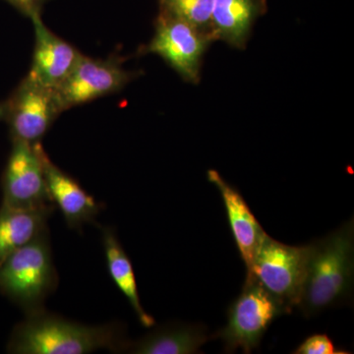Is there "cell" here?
I'll list each match as a JSON object with an SVG mask.
<instances>
[{"instance_id": "cell-1", "label": "cell", "mask_w": 354, "mask_h": 354, "mask_svg": "<svg viewBox=\"0 0 354 354\" xmlns=\"http://www.w3.org/2000/svg\"><path fill=\"white\" fill-rule=\"evenodd\" d=\"M304 285L295 309L306 318L353 302L354 218L310 242Z\"/></svg>"}, {"instance_id": "cell-2", "label": "cell", "mask_w": 354, "mask_h": 354, "mask_svg": "<svg viewBox=\"0 0 354 354\" xmlns=\"http://www.w3.org/2000/svg\"><path fill=\"white\" fill-rule=\"evenodd\" d=\"M118 326H86L72 322L43 310L29 313L10 342V351L18 354H86L100 349L127 351Z\"/></svg>"}, {"instance_id": "cell-3", "label": "cell", "mask_w": 354, "mask_h": 354, "mask_svg": "<svg viewBox=\"0 0 354 354\" xmlns=\"http://www.w3.org/2000/svg\"><path fill=\"white\" fill-rule=\"evenodd\" d=\"M57 283L48 232L18 249L0 265V288L29 313L41 304Z\"/></svg>"}, {"instance_id": "cell-4", "label": "cell", "mask_w": 354, "mask_h": 354, "mask_svg": "<svg viewBox=\"0 0 354 354\" xmlns=\"http://www.w3.org/2000/svg\"><path fill=\"white\" fill-rule=\"evenodd\" d=\"M290 314L278 299L252 279H245L241 293L227 309V322L212 339L223 342L225 353L241 349L251 353L260 346L272 322Z\"/></svg>"}, {"instance_id": "cell-5", "label": "cell", "mask_w": 354, "mask_h": 354, "mask_svg": "<svg viewBox=\"0 0 354 354\" xmlns=\"http://www.w3.org/2000/svg\"><path fill=\"white\" fill-rule=\"evenodd\" d=\"M309 243L293 246L266 234L245 279L259 283L291 313L304 285Z\"/></svg>"}, {"instance_id": "cell-6", "label": "cell", "mask_w": 354, "mask_h": 354, "mask_svg": "<svg viewBox=\"0 0 354 354\" xmlns=\"http://www.w3.org/2000/svg\"><path fill=\"white\" fill-rule=\"evenodd\" d=\"M213 41L187 23L158 12L155 35L145 53L162 57L186 82L198 84L201 80L203 57Z\"/></svg>"}, {"instance_id": "cell-7", "label": "cell", "mask_w": 354, "mask_h": 354, "mask_svg": "<svg viewBox=\"0 0 354 354\" xmlns=\"http://www.w3.org/2000/svg\"><path fill=\"white\" fill-rule=\"evenodd\" d=\"M6 120L12 140L41 142L53 121L62 113L55 88L44 87L26 76L6 101Z\"/></svg>"}, {"instance_id": "cell-8", "label": "cell", "mask_w": 354, "mask_h": 354, "mask_svg": "<svg viewBox=\"0 0 354 354\" xmlns=\"http://www.w3.org/2000/svg\"><path fill=\"white\" fill-rule=\"evenodd\" d=\"M39 146L41 142L31 144L12 140L3 176V204L24 209L53 204L46 186Z\"/></svg>"}, {"instance_id": "cell-9", "label": "cell", "mask_w": 354, "mask_h": 354, "mask_svg": "<svg viewBox=\"0 0 354 354\" xmlns=\"http://www.w3.org/2000/svg\"><path fill=\"white\" fill-rule=\"evenodd\" d=\"M133 78L131 72L113 58L94 59L81 55L75 67L57 91L62 111L114 94Z\"/></svg>"}, {"instance_id": "cell-10", "label": "cell", "mask_w": 354, "mask_h": 354, "mask_svg": "<svg viewBox=\"0 0 354 354\" xmlns=\"http://www.w3.org/2000/svg\"><path fill=\"white\" fill-rule=\"evenodd\" d=\"M35 48L28 77L44 87L57 88L74 69L82 53L46 28L41 15L31 18Z\"/></svg>"}, {"instance_id": "cell-11", "label": "cell", "mask_w": 354, "mask_h": 354, "mask_svg": "<svg viewBox=\"0 0 354 354\" xmlns=\"http://www.w3.org/2000/svg\"><path fill=\"white\" fill-rule=\"evenodd\" d=\"M207 177L220 192L232 239L248 272L267 232L254 216L241 193L223 179L220 172L209 169Z\"/></svg>"}, {"instance_id": "cell-12", "label": "cell", "mask_w": 354, "mask_h": 354, "mask_svg": "<svg viewBox=\"0 0 354 354\" xmlns=\"http://www.w3.org/2000/svg\"><path fill=\"white\" fill-rule=\"evenodd\" d=\"M39 153L51 201L62 212L67 225L77 230L94 220L101 211L99 203L86 192L73 177L65 174L51 162L41 144Z\"/></svg>"}, {"instance_id": "cell-13", "label": "cell", "mask_w": 354, "mask_h": 354, "mask_svg": "<svg viewBox=\"0 0 354 354\" xmlns=\"http://www.w3.org/2000/svg\"><path fill=\"white\" fill-rule=\"evenodd\" d=\"M266 8V0H215L212 21L216 41L243 50L254 23Z\"/></svg>"}, {"instance_id": "cell-14", "label": "cell", "mask_w": 354, "mask_h": 354, "mask_svg": "<svg viewBox=\"0 0 354 354\" xmlns=\"http://www.w3.org/2000/svg\"><path fill=\"white\" fill-rule=\"evenodd\" d=\"M53 204L24 209L2 205L0 209V265L11 254L46 232Z\"/></svg>"}, {"instance_id": "cell-15", "label": "cell", "mask_w": 354, "mask_h": 354, "mask_svg": "<svg viewBox=\"0 0 354 354\" xmlns=\"http://www.w3.org/2000/svg\"><path fill=\"white\" fill-rule=\"evenodd\" d=\"M211 337L201 324L174 323L158 328L135 342L127 351L136 354L199 353L203 344Z\"/></svg>"}, {"instance_id": "cell-16", "label": "cell", "mask_w": 354, "mask_h": 354, "mask_svg": "<svg viewBox=\"0 0 354 354\" xmlns=\"http://www.w3.org/2000/svg\"><path fill=\"white\" fill-rule=\"evenodd\" d=\"M102 243L109 272L113 283L131 305L141 325L146 328L153 327L156 321L142 306L131 261L111 228L102 230Z\"/></svg>"}, {"instance_id": "cell-17", "label": "cell", "mask_w": 354, "mask_h": 354, "mask_svg": "<svg viewBox=\"0 0 354 354\" xmlns=\"http://www.w3.org/2000/svg\"><path fill=\"white\" fill-rule=\"evenodd\" d=\"M214 1L215 0H158V12L183 21L216 41L212 21Z\"/></svg>"}, {"instance_id": "cell-18", "label": "cell", "mask_w": 354, "mask_h": 354, "mask_svg": "<svg viewBox=\"0 0 354 354\" xmlns=\"http://www.w3.org/2000/svg\"><path fill=\"white\" fill-rule=\"evenodd\" d=\"M291 353L346 354L349 353V351L337 348L327 334H314L306 337Z\"/></svg>"}, {"instance_id": "cell-19", "label": "cell", "mask_w": 354, "mask_h": 354, "mask_svg": "<svg viewBox=\"0 0 354 354\" xmlns=\"http://www.w3.org/2000/svg\"><path fill=\"white\" fill-rule=\"evenodd\" d=\"M14 8L17 9L23 15L31 18L35 15H41L44 3L48 0H6Z\"/></svg>"}, {"instance_id": "cell-20", "label": "cell", "mask_w": 354, "mask_h": 354, "mask_svg": "<svg viewBox=\"0 0 354 354\" xmlns=\"http://www.w3.org/2000/svg\"><path fill=\"white\" fill-rule=\"evenodd\" d=\"M7 104L6 102H0V121L6 120Z\"/></svg>"}]
</instances>
